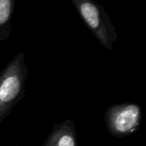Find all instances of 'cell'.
<instances>
[{"label": "cell", "mask_w": 146, "mask_h": 146, "mask_svg": "<svg viewBox=\"0 0 146 146\" xmlns=\"http://www.w3.org/2000/svg\"><path fill=\"white\" fill-rule=\"evenodd\" d=\"M28 74L22 51L15 54L0 71V123L24 98Z\"/></svg>", "instance_id": "obj_1"}, {"label": "cell", "mask_w": 146, "mask_h": 146, "mask_svg": "<svg viewBox=\"0 0 146 146\" xmlns=\"http://www.w3.org/2000/svg\"><path fill=\"white\" fill-rule=\"evenodd\" d=\"M71 3L102 46L111 50L118 34L104 8L94 0H71Z\"/></svg>", "instance_id": "obj_2"}, {"label": "cell", "mask_w": 146, "mask_h": 146, "mask_svg": "<svg viewBox=\"0 0 146 146\" xmlns=\"http://www.w3.org/2000/svg\"><path fill=\"white\" fill-rule=\"evenodd\" d=\"M104 119L107 131L111 136L119 139L126 138L139 129L143 112L137 104H115L106 109Z\"/></svg>", "instance_id": "obj_3"}, {"label": "cell", "mask_w": 146, "mask_h": 146, "mask_svg": "<svg viewBox=\"0 0 146 146\" xmlns=\"http://www.w3.org/2000/svg\"><path fill=\"white\" fill-rule=\"evenodd\" d=\"M43 146H78L76 127L74 121L67 119L56 123L44 141Z\"/></svg>", "instance_id": "obj_4"}, {"label": "cell", "mask_w": 146, "mask_h": 146, "mask_svg": "<svg viewBox=\"0 0 146 146\" xmlns=\"http://www.w3.org/2000/svg\"><path fill=\"white\" fill-rule=\"evenodd\" d=\"M15 0H0V42L7 41L12 33Z\"/></svg>", "instance_id": "obj_5"}, {"label": "cell", "mask_w": 146, "mask_h": 146, "mask_svg": "<svg viewBox=\"0 0 146 146\" xmlns=\"http://www.w3.org/2000/svg\"><path fill=\"white\" fill-rule=\"evenodd\" d=\"M15 146H20V145H15Z\"/></svg>", "instance_id": "obj_6"}]
</instances>
